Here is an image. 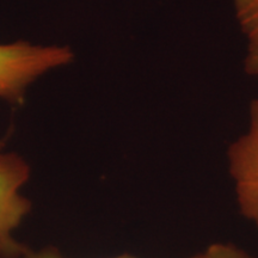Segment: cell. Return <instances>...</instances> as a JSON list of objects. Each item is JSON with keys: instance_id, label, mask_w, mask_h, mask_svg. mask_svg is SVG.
I'll use <instances>...</instances> for the list:
<instances>
[{"instance_id": "obj_1", "label": "cell", "mask_w": 258, "mask_h": 258, "mask_svg": "<svg viewBox=\"0 0 258 258\" xmlns=\"http://www.w3.org/2000/svg\"><path fill=\"white\" fill-rule=\"evenodd\" d=\"M67 47L31 46L27 42L0 44V98L17 104L29 84L47 71L72 60Z\"/></svg>"}, {"instance_id": "obj_2", "label": "cell", "mask_w": 258, "mask_h": 258, "mask_svg": "<svg viewBox=\"0 0 258 258\" xmlns=\"http://www.w3.org/2000/svg\"><path fill=\"white\" fill-rule=\"evenodd\" d=\"M227 166L238 209L258 231V98L250 104L246 131L228 147Z\"/></svg>"}, {"instance_id": "obj_3", "label": "cell", "mask_w": 258, "mask_h": 258, "mask_svg": "<svg viewBox=\"0 0 258 258\" xmlns=\"http://www.w3.org/2000/svg\"><path fill=\"white\" fill-rule=\"evenodd\" d=\"M29 175V167L21 157L0 153V258H18L24 252L15 232L30 209L22 194Z\"/></svg>"}, {"instance_id": "obj_4", "label": "cell", "mask_w": 258, "mask_h": 258, "mask_svg": "<svg viewBox=\"0 0 258 258\" xmlns=\"http://www.w3.org/2000/svg\"><path fill=\"white\" fill-rule=\"evenodd\" d=\"M240 30L246 40L244 67L249 76L258 77V0H233Z\"/></svg>"}, {"instance_id": "obj_5", "label": "cell", "mask_w": 258, "mask_h": 258, "mask_svg": "<svg viewBox=\"0 0 258 258\" xmlns=\"http://www.w3.org/2000/svg\"><path fill=\"white\" fill-rule=\"evenodd\" d=\"M206 258H252L238 246L226 243H217L205 250Z\"/></svg>"}, {"instance_id": "obj_6", "label": "cell", "mask_w": 258, "mask_h": 258, "mask_svg": "<svg viewBox=\"0 0 258 258\" xmlns=\"http://www.w3.org/2000/svg\"><path fill=\"white\" fill-rule=\"evenodd\" d=\"M28 258H62L57 252L56 250H51V249H46V250H42L38 251L36 253H31L29 254ZM112 258H137L133 256H127V254H123V256H118V257H112ZM185 258H206V252L205 250L202 252H199L196 254H192V256L185 257Z\"/></svg>"}, {"instance_id": "obj_7", "label": "cell", "mask_w": 258, "mask_h": 258, "mask_svg": "<svg viewBox=\"0 0 258 258\" xmlns=\"http://www.w3.org/2000/svg\"><path fill=\"white\" fill-rule=\"evenodd\" d=\"M2 148H3V143H2V141H0V150H2Z\"/></svg>"}]
</instances>
